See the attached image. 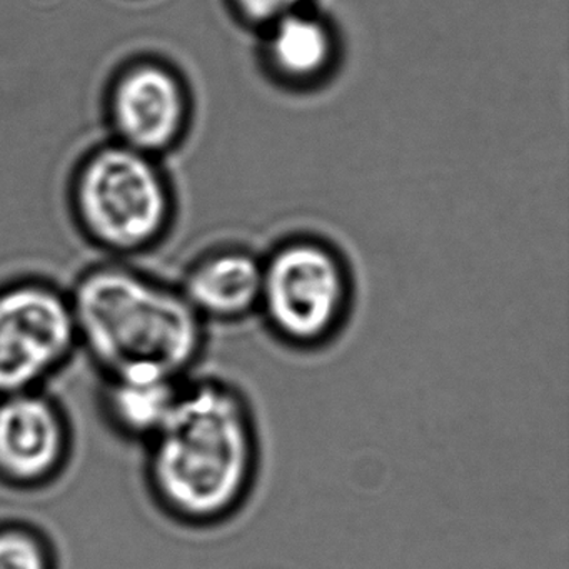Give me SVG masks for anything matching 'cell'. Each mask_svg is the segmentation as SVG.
Returning <instances> with one entry per match:
<instances>
[{"instance_id":"obj_1","label":"cell","mask_w":569,"mask_h":569,"mask_svg":"<svg viewBox=\"0 0 569 569\" xmlns=\"http://www.w3.org/2000/svg\"><path fill=\"white\" fill-rule=\"evenodd\" d=\"M152 505L184 528H214L251 498L261 442L251 402L219 378H189L158 435L142 446Z\"/></svg>"},{"instance_id":"obj_2","label":"cell","mask_w":569,"mask_h":569,"mask_svg":"<svg viewBox=\"0 0 569 569\" xmlns=\"http://www.w3.org/2000/svg\"><path fill=\"white\" fill-rule=\"evenodd\" d=\"M79 352L101 376L192 378L208 346V325L181 289L131 261L102 259L68 288Z\"/></svg>"},{"instance_id":"obj_3","label":"cell","mask_w":569,"mask_h":569,"mask_svg":"<svg viewBox=\"0 0 569 569\" xmlns=\"http://www.w3.org/2000/svg\"><path fill=\"white\" fill-rule=\"evenodd\" d=\"M76 231L104 259L132 261L161 248L178 221L162 159L106 139L76 162L68 184Z\"/></svg>"},{"instance_id":"obj_4","label":"cell","mask_w":569,"mask_h":569,"mask_svg":"<svg viewBox=\"0 0 569 569\" xmlns=\"http://www.w3.org/2000/svg\"><path fill=\"white\" fill-rule=\"evenodd\" d=\"M355 296L348 259L325 239L292 236L262 256L258 315L288 348L316 351L335 341Z\"/></svg>"},{"instance_id":"obj_5","label":"cell","mask_w":569,"mask_h":569,"mask_svg":"<svg viewBox=\"0 0 569 569\" xmlns=\"http://www.w3.org/2000/svg\"><path fill=\"white\" fill-rule=\"evenodd\" d=\"M78 352L68 289L34 274L0 282V398L48 389Z\"/></svg>"},{"instance_id":"obj_6","label":"cell","mask_w":569,"mask_h":569,"mask_svg":"<svg viewBox=\"0 0 569 569\" xmlns=\"http://www.w3.org/2000/svg\"><path fill=\"white\" fill-rule=\"evenodd\" d=\"M108 139L152 158L178 151L194 121V98L181 69L152 52L126 58L102 92Z\"/></svg>"},{"instance_id":"obj_7","label":"cell","mask_w":569,"mask_h":569,"mask_svg":"<svg viewBox=\"0 0 569 569\" xmlns=\"http://www.w3.org/2000/svg\"><path fill=\"white\" fill-rule=\"evenodd\" d=\"M74 426L48 389L0 398V486L42 491L58 482L74 456Z\"/></svg>"},{"instance_id":"obj_8","label":"cell","mask_w":569,"mask_h":569,"mask_svg":"<svg viewBox=\"0 0 569 569\" xmlns=\"http://www.w3.org/2000/svg\"><path fill=\"white\" fill-rule=\"evenodd\" d=\"M262 256L219 246L192 259L176 284L206 325H231L258 315Z\"/></svg>"},{"instance_id":"obj_9","label":"cell","mask_w":569,"mask_h":569,"mask_svg":"<svg viewBox=\"0 0 569 569\" xmlns=\"http://www.w3.org/2000/svg\"><path fill=\"white\" fill-rule=\"evenodd\" d=\"M259 32L266 71L286 88H316L328 81L338 66V32L309 6L282 16Z\"/></svg>"},{"instance_id":"obj_10","label":"cell","mask_w":569,"mask_h":569,"mask_svg":"<svg viewBox=\"0 0 569 569\" xmlns=\"http://www.w3.org/2000/svg\"><path fill=\"white\" fill-rule=\"evenodd\" d=\"M99 411L118 438L148 445L171 415L186 381L159 375L101 376Z\"/></svg>"},{"instance_id":"obj_11","label":"cell","mask_w":569,"mask_h":569,"mask_svg":"<svg viewBox=\"0 0 569 569\" xmlns=\"http://www.w3.org/2000/svg\"><path fill=\"white\" fill-rule=\"evenodd\" d=\"M0 569H58L51 538L26 519H0Z\"/></svg>"},{"instance_id":"obj_12","label":"cell","mask_w":569,"mask_h":569,"mask_svg":"<svg viewBox=\"0 0 569 569\" xmlns=\"http://www.w3.org/2000/svg\"><path fill=\"white\" fill-rule=\"evenodd\" d=\"M228 4L242 24L261 31L282 16L308 8L309 0H228Z\"/></svg>"}]
</instances>
